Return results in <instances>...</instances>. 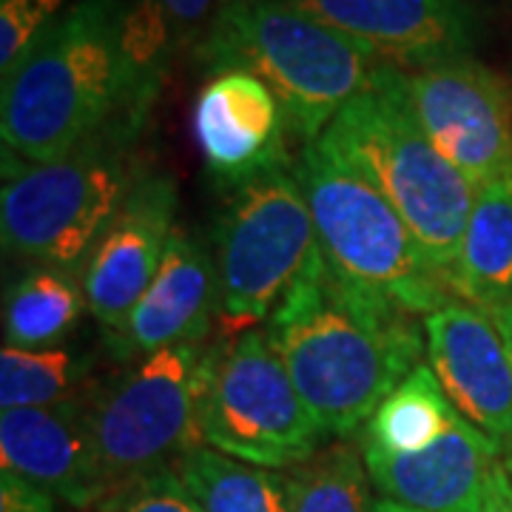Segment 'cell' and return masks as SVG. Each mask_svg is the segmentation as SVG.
<instances>
[{"label": "cell", "instance_id": "28", "mask_svg": "<svg viewBox=\"0 0 512 512\" xmlns=\"http://www.w3.org/2000/svg\"><path fill=\"white\" fill-rule=\"evenodd\" d=\"M481 512H512V481L504 470V461L495 467L493 481H490V490L484 498V510Z\"/></svg>", "mask_w": 512, "mask_h": 512}, {"label": "cell", "instance_id": "9", "mask_svg": "<svg viewBox=\"0 0 512 512\" xmlns=\"http://www.w3.org/2000/svg\"><path fill=\"white\" fill-rule=\"evenodd\" d=\"M202 345L168 348L128 362L83 393L94 447L111 487L197 447V376Z\"/></svg>", "mask_w": 512, "mask_h": 512}, {"label": "cell", "instance_id": "12", "mask_svg": "<svg viewBox=\"0 0 512 512\" xmlns=\"http://www.w3.org/2000/svg\"><path fill=\"white\" fill-rule=\"evenodd\" d=\"M174 214V180L143 171L80 271V288L100 328H120L154 282L171 234L177 231Z\"/></svg>", "mask_w": 512, "mask_h": 512}, {"label": "cell", "instance_id": "22", "mask_svg": "<svg viewBox=\"0 0 512 512\" xmlns=\"http://www.w3.org/2000/svg\"><path fill=\"white\" fill-rule=\"evenodd\" d=\"M285 476L288 512H370L373 507L365 458L348 439L325 444Z\"/></svg>", "mask_w": 512, "mask_h": 512}, {"label": "cell", "instance_id": "14", "mask_svg": "<svg viewBox=\"0 0 512 512\" xmlns=\"http://www.w3.org/2000/svg\"><path fill=\"white\" fill-rule=\"evenodd\" d=\"M191 128L208 174L231 191L265 171L293 165L288 117L254 74H214L194 100Z\"/></svg>", "mask_w": 512, "mask_h": 512}, {"label": "cell", "instance_id": "23", "mask_svg": "<svg viewBox=\"0 0 512 512\" xmlns=\"http://www.w3.org/2000/svg\"><path fill=\"white\" fill-rule=\"evenodd\" d=\"M92 359L74 350H20L6 345L0 353V410L55 407L86 393Z\"/></svg>", "mask_w": 512, "mask_h": 512}, {"label": "cell", "instance_id": "19", "mask_svg": "<svg viewBox=\"0 0 512 512\" xmlns=\"http://www.w3.org/2000/svg\"><path fill=\"white\" fill-rule=\"evenodd\" d=\"M89 311L80 282L72 274L37 265L6 291L3 336L20 350H49L63 342Z\"/></svg>", "mask_w": 512, "mask_h": 512}, {"label": "cell", "instance_id": "24", "mask_svg": "<svg viewBox=\"0 0 512 512\" xmlns=\"http://www.w3.org/2000/svg\"><path fill=\"white\" fill-rule=\"evenodd\" d=\"M92 512H202L174 467H157L114 484Z\"/></svg>", "mask_w": 512, "mask_h": 512}, {"label": "cell", "instance_id": "20", "mask_svg": "<svg viewBox=\"0 0 512 512\" xmlns=\"http://www.w3.org/2000/svg\"><path fill=\"white\" fill-rule=\"evenodd\" d=\"M202 512H288V476L245 464L205 444L174 461Z\"/></svg>", "mask_w": 512, "mask_h": 512}, {"label": "cell", "instance_id": "7", "mask_svg": "<svg viewBox=\"0 0 512 512\" xmlns=\"http://www.w3.org/2000/svg\"><path fill=\"white\" fill-rule=\"evenodd\" d=\"M197 439L265 470H291L325 447L265 328L220 330L197 376Z\"/></svg>", "mask_w": 512, "mask_h": 512}, {"label": "cell", "instance_id": "13", "mask_svg": "<svg viewBox=\"0 0 512 512\" xmlns=\"http://www.w3.org/2000/svg\"><path fill=\"white\" fill-rule=\"evenodd\" d=\"M421 325L430 367L458 416L512 456V362L493 319L453 299Z\"/></svg>", "mask_w": 512, "mask_h": 512}, {"label": "cell", "instance_id": "10", "mask_svg": "<svg viewBox=\"0 0 512 512\" xmlns=\"http://www.w3.org/2000/svg\"><path fill=\"white\" fill-rule=\"evenodd\" d=\"M404 94L427 140L481 185L512 177V92L473 55L404 72Z\"/></svg>", "mask_w": 512, "mask_h": 512}, {"label": "cell", "instance_id": "11", "mask_svg": "<svg viewBox=\"0 0 512 512\" xmlns=\"http://www.w3.org/2000/svg\"><path fill=\"white\" fill-rule=\"evenodd\" d=\"M404 72L473 55L478 12L470 0H279Z\"/></svg>", "mask_w": 512, "mask_h": 512}, {"label": "cell", "instance_id": "26", "mask_svg": "<svg viewBox=\"0 0 512 512\" xmlns=\"http://www.w3.org/2000/svg\"><path fill=\"white\" fill-rule=\"evenodd\" d=\"M222 0H163L165 15L171 20L177 49H197L202 37L208 35L211 23L217 18Z\"/></svg>", "mask_w": 512, "mask_h": 512}, {"label": "cell", "instance_id": "15", "mask_svg": "<svg viewBox=\"0 0 512 512\" xmlns=\"http://www.w3.org/2000/svg\"><path fill=\"white\" fill-rule=\"evenodd\" d=\"M220 313L217 262L185 228L171 234L163 265L117 330H106V350L120 362H137L160 350L202 345Z\"/></svg>", "mask_w": 512, "mask_h": 512}, {"label": "cell", "instance_id": "27", "mask_svg": "<svg viewBox=\"0 0 512 512\" xmlns=\"http://www.w3.org/2000/svg\"><path fill=\"white\" fill-rule=\"evenodd\" d=\"M0 512H57L55 498L9 470L0 473Z\"/></svg>", "mask_w": 512, "mask_h": 512}, {"label": "cell", "instance_id": "1", "mask_svg": "<svg viewBox=\"0 0 512 512\" xmlns=\"http://www.w3.org/2000/svg\"><path fill=\"white\" fill-rule=\"evenodd\" d=\"M416 319L339 279L319 254L265 333L325 436L348 439L421 367L427 339Z\"/></svg>", "mask_w": 512, "mask_h": 512}, {"label": "cell", "instance_id": "2", "mask_svg": "<svg viewBox=\"0 0 512 512\" xmlns=\"http://www.w3.org/2000/svg\"><path fill=\"white\" fill-rule=\"evenodd\" d=\"M123 12L126 0H77L3 77V154L49 163L109 126L140 137L148 111L131 86Z\"/></svg>", "mask_w": 512, "mask_h": 512}, {"label": "cell", "instance_id": "5", "mask_svg": "<svg viewBox=\"0 0 512 512\" xmlns=\"http://www.w3.org/2000/svg\"><path fill=\"white\" fill-rule=\"evenodd\" d=\"M134 143L137 134L109 126L49 163L3 154V248L43 268L83 271L146 171L134 157Z\"/></svg>", "mask_w": 512, "mask_h": 512}, {"label": "cell", "instance_id": "29", "mask_svg": "<svg viewBox=\"0 0 512 512\" xmlns=\"http://www.w3.org/2000/svg\"><path fill=\"white\" fill-rule=\"evenodd\" d=\"M490 319H493V325L501 333V339H504V345H507V353H510V362H512V308H493V311H484Z\"/></svg>", "mask_w": 512, "mask_h": 512}, {"label": "cell", "instance_id": "30", "mask_svg": "<svg viewBox=\"0 0 512 512\" xmlns=\"http://www.w3.org/2000/svg\"><path fill=\"white\" fill-rule=\"evenodd\" d=\"M370 512H419V510H410V507L396 504V501H390V498H379V501H373Z\"/></svg>", "mask_w": 512, "mask_h": 512}, {"label": "cell", "instance_id": "21", "mask_svg": "<svg viewBox=\"0 0 512 512\" xmlns=\"http://www.w3.org/2000/svg\"><path fill=\"white\" fill-rule=\"evenodd\" d=\"M458 421L433 367H416L365 424L362 439L387 453H419L447 436Z\"/></svg>", "mask_w": 512, "mask_h": 512}, {"label": "cell", "instance_id": "6", "mask_svg": "<svg viewBox=\"0 0 512 512\" xmlns=\"http://www.w3.org/2000/svg\"><path fill=\"white\" fill-rule=\"evenodd\" d=\"M293 174L311 205L322 256L339 279L419 319L458 299L399 211L325 137L302 146Z\"/></svg>", "mask_w": 512, "mask_h": 512}, {"label": "cell", "instance_id": "3", "mask_svg": "<svg viewBox=\"0 0 512 512\" xmlns=\"http://www.w3.org/2000/svg\"><path fill=\"white\" fill-rule=\"evenodd\" d=\"M322 137L399 211L453 291L478 188L421 131L404 94L402 69L379 63L365 92L336 114Z\"/></svg>", "mask_w": 512, "mask_h": 512}, {"label": "cell", "instance_id": "25", "mask_svg": "<svg viewBox=\"0 0 512 512\" xmlns=\"http://www.w3.org/2000/svg\"><path fill=\"white\" fill-rule=\"evenodd\" d=\"M66 0H0V74L18 69L40 35L60 18Z\"/></svg>", "mask_w": 512, "mask_h": 512}, {"label": "cell", "instance_id": "18", "mask_svg": "<svg viewBox=\"0 0 512 512\" xmlns=\"http://www.w3.org/2000/svg\"><path fill=\"white\" fill-rule=\"evenodd\" d=\"M453 293L481 311L512 308V177L478 188L458 251Z\"/></svg>", "mask_w": 512, "mask_h": 512}, {"label": "cell", "instance_id": "16", "mask_svg": "<svg viewBox=\"0 0 512 512\" xmlns=\"http://www.w3.org/2000/svg\"><path fill=\"white\" fill-rule=\"evenodd\" d=\"M0 458L3 470L26 478L72 510H94L111 490L83 396L55 407L3 410Z\"/></svg>", "mask_w": 512, "mask_h": 512}, {"label": "cell", "instance_id": "4", "mask_svg": "<svg viewBox=\"0 0 512 512\" xmlns=\"http://www.w3.org/2000/svg\"><path fill=\"white\" fill-rule=\"evenodd\" d=\"M194 57L211 77L262 80L302 146L319 140L379 69L359 43L279 0H222Z\"/></svg>", "mask_w": 512, "mask_h": 512}, {"label": "cell", "instance_id": "31", "mask_svg": "<svg viewBox=\"0 0 512 512\" xmlns=\"http://www.w3.org/2000/svg\"><path fill=\"white\" fill-rule=\"evenodd\" d=\"M501 461H504V470H507V476L512 481V456H501Z\"/></svg>", "mask_w": 512, "mask_h": 512}, {"label": "cell", "instance_id": "17", "mask_svg": "<svg viewBox=\"0 0 512 512\" xmlns=\"http://www.w3.org/2000/svg\"><path fill=\"white\" fill-rule=\"evenodd\" d=\"M370 484L390 501L419 512H481L501 447L458 416L453 430L419 453H387L359 441Z\"/></svg>", "mask_w": 512, "mask_h": 512}, {"label": "cell", "instance_id": "8", "mask_svg": "<svg viewBox=\"0 0 512 512\" xmlns=\"http://www.w3.org/2000/svg\"><path fill=\"white\" fill-rule=\"evenodd\" d=\"M220 330L262 328L322 254L293 165L237 185L217 220Z\"/></svg>", "mask_w": 512, "mask_h": 512}]
</instances>
